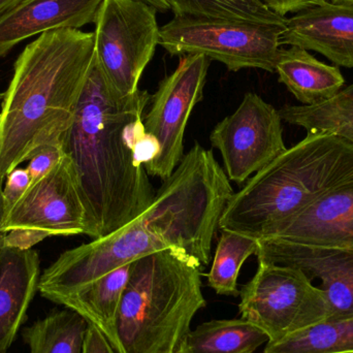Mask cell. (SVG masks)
I'll list each match as a JSON object with an SVG mask.
<instances>
[{
	"label": "cell",
	"mask_w": 353,
	"mask_h": 353,
	"mask_svg": "<svg viewBox=\"0 0 353 353\" xmlns=\"http://www.w3.org/2000/svg\"><path fill=\"white\" fill-rule=\"evenodd\" d=\"M234 193L212 150L195 144L140 217L62 253L54 265L58 281L74 294L118 268L168 248L180 249L207 267L214 234Z\"/></svg>",
	"instance_id": "1"
},
{
	"label": "cell",
	"mask_w": 353,
	"mask_h": 353,
	"mask_svg": "<svg viewBox=\"0 0 353 353\" xmlns=\"http://www.w3.org/2000/svg\"><path fill=\"white\" fill-rule=\"evenodd\" d=\"M152 95L112 88L94 57L74 119L61 138L87 211L86 236H108L140 217L157 191L134 159L130 122L143 117Z\"/></svg>",
	"instance_id": "2"
},
{
	"label": "cell",
	"mask_w": 353,
	"mask_h": 353,
	"mask_svg": "<svg viewBox=\"0 0 353 353\" xmlns=\"http://www.w3.org/2000/svg\"><path fill=\"white\" fill-rule=\"evenodd\" d=\"M94 32L57 29L19 55L0 111V182L43 145L61 143L94 61Z\"/></svg>",
	"instance_id": "3"
},
{
	"label": "cell",
	"mask_w": 353,
	"mask_h": 353,
	"mask_svg": "<svg viewBox=\"0 0 353 353\" xmlns=\"http://www.w3.org/2000/svg\"><path fill=\"white\" fill-rule=\"evenodd\" d=\"M353 176V140L315 132L251 176L226 205L221 232L259 241Z\"/></svg>",
	"instance_id": "4"
},
{
	"label": "cell",
	"mask_w": 353,
	"mask_h": 353,
	"mask_svg": "<svg viewBox=\"0 0 353 353\" xmlns=\"http://www.w3.org/2000/svg\"><path fill=\"white\" fill-rule=\"evenodd\" d=\"M197 259L168 248L132 263L118 311L120 353H175L207 306Z\"/></svg>",
	"instance_id": "5"
},
{
	"label": "cell",
	"mask_w": 353,
	"mask_h": 353,
	"mask_svg": "<svg viewBox=\"0 0 353 353\" xmlns=\"http://www.w3.org/2000/svg\"><path fill=\"white\" fill-rule=\"evenodd\" d=\"M284 29L285 24L182 14L161 27L159 45L172 56L203 54L230 72L259 68L275 72Z\"/></svg>",
	"instance_id": "6"
},
{
	"label": "cell",
	"mask_w": 353,
	"mask_h": 353,
	"mask_svg": "<svg viewBox=\"0 0 353 353\" xmlns=\"http://www.w3.org/2000/svg\"><path fill=\"white\" fill-rule=\"evenodd\" d=\"M241 319L279 341L327 321L329 305L323 290L300 270L259 261L252 279L240 292Z\"/></svg>",
	"instance_id": "7"
},
{
	"label": "cell",
	"mask_w": 353,
	"mask_h": 353,
	"mask_svg": "<svg viewBox=\"0 0 353 353\" xmlns=\"http://www.w3.org/2000/svg\"><path fill=\"white\" fill-rule=\"evenodd\" d=\"M1 230L4 246L19 249H32L51 236L86 234V207L65 153L53 171L32 183L6 212Z\"/></svg>",
	"instance_id": "8"
},
{
	"label": "cell",
	"mask_w": 353,
	"mask_h": 353,
	"mask_svg": "<svg viewBox=\"0 0 353 353\" xmlns=\"http://www.w3.org/2000/svg\"><path fill=\"white\" fill-rule=\"evenodd\" d=\"M157 8L143 0H103L95 21V58L114 90L134 94L161 39Z\"/></svg>",
	"instance_id": "9"
},
{
	"label": "cell",
	"mask_w": 353,
	"mask_h": 353,
	"mask_svg": "<svg viewBox=\"0 0 353 353\" xmlns=\"http://www.w3.org/2000/svg\"><path fill=\"white\" fill-rule=\"evenodd\" d=\"M211 60L203 54L181 56L178 66L159 83L145 117L146 132L159 141L161 151L145 167L147 174L165 181L184 157V134L195 105L203 99Z\"/></svg>",
	"instance_id": "10"
},
{
	"label": "cell",
	"mask_w": 353,
	"mask_h": 353,
	"mask_svg": "<svg viewBox=\"0 0 353 353\" xmlns=\"http://www.w3.org/2000/svg\"><path fill=\"white\" fill-rule=\"evenodd\" d=\"M279 111L256 93H246L236 111L212 130L230 181L242 185L286 150Z\"/></svg>",
	"instance_id": "11"
},
{
	"label": "cell",
	"mask_w": 353,
	"mask_h": 353,
	"mask_svg": "<svg viewBox=\"0 0 353 353\" xmlns=\"http://www.w3.org/2000/svg\"><path fill=\"white\" fill-rule=\"evenodd\" d=\"M259 261L300 270L319 280L329 305L327 321L353 315V248L296 244L276 239L257 241Z\"/></svg>",
	"instance_id": "12"
},
{
	"label": "cell",
	"mask_w": 353,
	"mask_h": 353,
	"mask_svg": "<svg viewBox=\"0 0 353 353\" xmlns=\"http://www.w3.org/2000/svg\"><path fill=\"white\" fill-rule=\"evenodd\" d=\"M265 239L353 248V176L327 191Z\"/></svg>",
	"instance_id": "13"
},
{
	"label": "cell",
	"mask_w": 353,
	"mask_h": 353,
	"mask_svg": "<svg viewBox=\"0 0 353 353\" xmlns=\"http://www.w3.org/2000/svg\"><path fill=\"white\" fill-rule=\"evenodd\" d=\"M321 53L333 63L353 68V6L327 1L286 19L281 46Z\"/></svg>",
	"instance_id": "14"
},
{
	"label": "cell",
	"mask_w": 353,
	"mask_h": 353,
	"mask_svg": "<svg viewBox=\"0 0 353 353\" xmlns=\"http://www.w3.org/2000/svg\"><path fill=\"white\" fill-rule=\"evenodd\" d=\"M103 0H24L0 14V59L25 39L95 23Z\"/></svg>",
	"instance_id": "15"
},
{
	"label": "cell",
	"mask_w": 353,
	"mask_h": 353,
	"mask_svg": "<svg viewBox=\"0 0 353 353\" xmlns=\"http://www.w3.org/2000/svg\"><path fill=\"white\" fill-rule=\"evenodd\" d=\"M41 259L32 249L4 246L0 254V353H8L27 321L41 279Z\"/></svg>",
	"instance_id": "16"
},
{
	"label": "cell",
	"mask_w": 353,
	"mask_h": 353,
	"mask_svg": "<svg viewBox=\"0 0 353 353\" xmlns=\"http://www.w3.org/2000/svg\"><path fill=\"white\" fill-rule=\"evenodd\" d=\"M275 72L280 82L305 105H319L332 99L345 82L337 66L327 65L307 50L292 46L280 50Z\"/></svg>",
	"instance_id": "17"
},
{
	"label": "cell",
	"mask_w": 353,
	"mask_h": 353,
	"mask_svg": "<svg viewBox=\"0 0 353 353\" xmlns=\"http://www.w3.org/2000/svg\"><path fill=\"white\" fill-rule=\"evenodd\" d=\"M134 263V261H132ZM132 263L95 280L62 303L94 325L118 350L116 323Z\"/></svg>",
	"instance_id": "18"
},
{
	"label": "cell",
	"mask_w": 353,
	"mask_h": 353,
	"mask_svg": "<svg viewBox=\"0 0 353 353\" xmlns=\"http://www.w3.org/2000/svg\"><path fill=\"white\" fill-rule=\"evenodd\" d=\"M269 342L259 327L245 319H214L190 330L180 353H254Z\"/></svg>",
	"instance_id": "19"
},
{
	"label": "cell",
	"mask_w": 353,
	"mask_h": 353,
	"mask_svg": "<svg viewBox=\"0 0 353 353\" xmlns=\"http://www.w3.org/2000/svg\"><path fill=\"white\" fill-rule=\"evenodd\" d=\"M89 325L72 309H53L24 327L22 337L29 353H83Z\"/></svg>",
	"instance_id": "20"
},
{
	"label": "cell",
	"mask_w": 353,
	"mask_h": 353,
	"mask_svg": "<svg viewBox=\"0 0 353 353\" xmlns=\"http://www.w3.org/2000/svg\"><path fill=\"white\" fill-rule=\"evenodd\" d=\"M279 114L308 134L335 132L353 140V84L319 105H284Z\"/></svg>",
	"instance_id": "21"
},
{
	"label": "cell",
	"mask_w": 353,
	"mask_h": 353,
	"mask_svg": "<svg viewBox=\"0 0 353 353\" xmlns=\"http://www.w3.org/2000/svg\"><path fill=\"white\" fill-rule=\"evenodd\" d=\"M263 353H353V315L268 342Z\"/></svg>",
	"instance_id": "22"
},
{
	"label": "cell",
	"mask_w": 353,
	"mask_h": 353,
	"mask_svg": "<svg viewBox=\"0 0 353 353\" xmlns=\"http://www.w3.org/2000/svg\"><path fill=\"white\" fill-rule=\"evenodd\" d=\"M255 239L232 232H222L216 247L208 285L220 296H238V278L241 268L251 255L256 254Z\"/></svg>",
	"instance_id": "23"
},
{
	"label": "cell",
	"mask_w": 353,
	"mask_h": 353,
	"mask_svg": "<svg viewBox=\"0 0 353 353\" xmlns=\"http://www.w3.org/2000/svg\"><path fill=\"white\" fill-rule=\"evenodd\" d=\"M175 16L208 17L241 22L285 24L280 16L259 0H165Z\"/></svg>",
	"instance_id": "24"
},
{
	"label": "cell",
	"mask_w": 353,
	"mask_h": 353,
	"mask_svg": "<svg viewBox=\"0 0 353 353\" xmlns=\"http://www.w3.org/2000/svg\"><path fill=\"white\" fill-rule=\"evenodd\" d=\"M64 151L61 143L43 145L34 151L28 159L26 170L31 179V184L53 171L63 159Z\"/></svg>",
	"instance_id": "25"
},
{
	"label": "cell",
	"mask_w": 353,
	"mask_h": 353,
	"mask_svg": "<svg viewBox=\"0 0 353 353\" xmlns=\"http://www.w3.org/2000/svg\"><path fill=\"white\" fill-rule=\"evenodd\" d=\"M30 185L31 179L28 171L23 168H16L6 176V186L2 189L6 213L16 205Z\"/></svg>",
	"instance_id": "26"
},
{
	"label": "cell",
	"mask_w": 353,
	"mask_h": 353,
	"mask_svg": "<svg viewBox=\"0 0 353 353\" xmlns=\"http://www.w3.org/2000/svg\"><path fill=\"white\" fill-rule=\"evenodd\" d=\"M272 12L285 17L288 14H296L307 8L321 6L327 0H259Z\"/></svg>",
	"instance_id": "27"
},
{
	"label": "cell",
	"mask_w": 353,
	"mask_h": 353,
	"mask_svg": "<svg viewBox=\"0 0 353 353\" xmlns=\"http://www.w3.org/2000/svg\"><path fill=\"white\" fill-rule=\"evenodd\" d=\"M159 151H161V146L157 139L145 132L134 146V159L139 165L145 168L157 159Z\"/></svg>",
	"instance_id": "28"
},
{
	"label": "cell",
	"mask_w": 353,
	"mask_h": 353,
	"mask_svg": "<svg viewBox=\"0 0 353 353\" xmlns=\"http://www.w3.org/2000/svg\"><path fill=\"white\" fill-rule=\"evenodd\" d=\"M83 353H120L94 325H89Z\"/></svg>",
	"instance_id": "29"
},
{
	"label": "cell",
	"mask_w": 353,
	"mask_h": 353,
	"mask_svg": "<svg viewBox=\"0 0 353 353\" xmlns=\"http://www.w3.org/2000/svg\"><path fill=\"white\" fill-rule=\"evenodd\" d=\"M2 183L0 182V254H1L2 248L4 247V234L1 230L2 221H3L4 215H6V208H4L3 196H2Z\"/></svg>",
	"instance_id": "30"
},
{
	"label": "cell",
	"mask_w": 353,
	"mask_h": 353,
	"mask_svg": "<svg viewBox=\"0 0 353 353\" xmlns=\"http://www.w3.org/2000/svg\"><path fill=\"white\" fill-rule=\"evenodd\" d=\"M143 1L150 4L153 8H157V10H159V12H165L171 10V6L165 0H143Z\"/></svg>",
	"instance_id": "31"
},
{
	"label": "cell",
	"mask_w": 353,
	"mask_h": 353,
	"mask_svg": "<svg viewBox=\"0 0 353 353\" xmlns=\"http://www.w3.org/2000/svg\"><path fill=\"white\" fill-rule=\"evenodd\" d=\"M22 1H24V0H0V14H3L6 10H10V8H14Z\"/></svg>",
	"instance_id": "32"
},
{
	"label": "cell",
	"mask_w": 353,
	"mask_h": 353,
	"mask_svg": "<svg viewBox=\"0 0 353 353\" xmlns=\"http://www.w3.org/2000/svg\"><path fill=\"white\" fill-rule=\"evenodd\" d=\"M327 1L336 4H348V6H353V0H327Z\"/></svg>",
	"instance_id": "33"
},
{
	"label": "cell",
	"mask_w": 353,
	"mask_h": 353,
	"mask_svg": "<svg viewBox=\"0 0 353 353\" xmlns=\"http://www.w3.org/2000/svg\"><path fill=\"white\" fill-rule=\"evenodd\" d=\"M2 99H3V93H0V103H1Z\"/></svg>",
	"instance_id": "34"
},
{
	"label": "cell",
	"mask_w": 353,
	"mask_h": 353,
	"mask_svg": "<svg viewBox=\"0 0 353 353\" xmlns=\"http://www.w3.org/2000/svg\"><path fill=\"white\" fill-rule=\"evenodd\" d=\"M175 353H180V352H175Z\"/></svg>",
	"instance_id": "35"
}]
</instances>
